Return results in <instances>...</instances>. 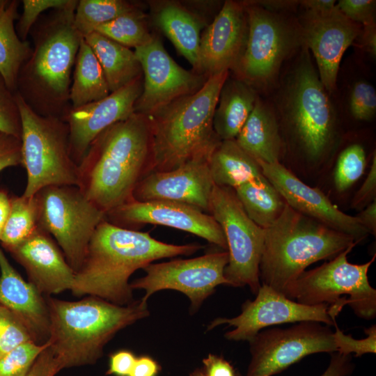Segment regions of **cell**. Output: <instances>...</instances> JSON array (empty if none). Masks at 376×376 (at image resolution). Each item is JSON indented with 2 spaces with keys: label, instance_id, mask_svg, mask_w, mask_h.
I'll use <instances>...</instances> for the list:
<instances>
[{
  "label": "cell",
  "instance_id": "6da1fadb",
  "mask_svg": "<svg viewBox=\"0 0 376 376\" xmlns=\"http://www.w3.org/2000/svg\"><path fill=\"white\" fill-rule=\"evenodd\" d=\"M201 248L198 244L165 243L148 232L120 227L105 219L90 240L70 290L77 297L90 295L127 306L134 301L129 279L136 270L157 260L191 255Z\"/></svg>",
  "mask_w": 376,
  "mask_h": 376
},
{
  "label": "cell",
  "instance_id": "7a4b0ae2",
  "mask_svg": "<svg viewBox=\"0 0 376 376\" xmlns=\"http://www.w3.org/2000/svg\"><path fill=\"white\" fill-rule=\"evenodd\" d=\"M152 155L149 116L133 113L102 131L78 165V187L105 212L132 198L148 173Z\"/></svg>",
  "mask_w": 376,
  "mask_h": 376
},
{
  "label": "cell",
  "instance_id": "3957f363",
  "mask_svg": "<svg viewBox=\"0 0 376 376\" xmlns=\"http://www.w3.org/2000/svg\"><path fill=\"white\" fill-rule=\"evenodd\" d=\"M78 1L40 16L31 29L33 47L22 65L17 93L38 114L63 118L70 107L71 73L83 37L75 25Z\"/></svg>",
  "mask_w": 376,
  "mask_h": 376
},
{
  "label": "cell",
  "instance_id": "277c9868",
  "mask_svg": "<svg viewBox=\"0 0 376 376\" xmlns=\"http://www.w3.org/2000/svg\"><path fill=\"white\" fill-rule=\"evenodd\" d=\"M228 77V70L210 76L197 92L149 116L152 155L146 174L171 171L191 159L210 156L221 141L214 130L213 117Z\"/></svg>",
  "mask_w": 376,
  "mask_h": 376
},
{
  "label": "cell",
  "instance_id": "5b68a950",
  "mask_svg": "<svg viewBox=\"0 0 376 376\" xmlns=\"http://www.w3.org/2000/svg\"><path fill=\"white\" fill-rule=\"evenodd\" d=\"M48 343L62 368L92 364L122 329L150 315L147 303L120 306L90 296L69 301L49 297Z\"/></svg>",
  "mask_w": 376,
  "mask_h": 376
},
{
  "label": "cell",
  "instance_id": "8992f818",
  "mask_svg": "<svg viewBox=\"0 0 376 376\" xmlns=\"http://www.w3.org/2000/svg\"><path fill=\"white\" fill-rule=\"evenodd\" d=\"M357 243L345 233L305 216L286 204L279 217L265 229L259 265L261 284L287 297L310 265L331 260Z\"/></svg>",
  "mask_w": 376,
  "mask_h": 376
},
{
  "label": "cell",
  "instance_id": "52a82bcc",
  "mask_svg": "<svg viewBox=\"0 0 376 376\" xmlns=\"http://www.w3.org/2000/svg\"><path fill=\"white\" fill-rule=\"evenodd\" d=\"M304 46L285 77L278 109L306 157L316 160L334 139L336 113Z\"/></svg>",
  "mask_w": 376,
  "mask_h": 376
},
{
  "label": "cell",
  "instance_id": "ba28073f",
  "mask_svg": "<svg viewBox=\"0 0 376 376\" xmlns=\"http://www.w3.org/2000/svg\"><path fill=\"white\" fill-rule=\"evenodd\" d=\"M22 124V153L27 182L22 194L35 196L49 186H78L79 168L72 159L69 127L62 118L36 113L17 92Z\"/></svg>",
  "mask_w": 376,
  "mask_h": 376
},
{
  "label": "cell",
  "instance_id": "9c48e42d",
  "mask_svg": "<svg viewBox=\"0 0 376 376\" xmlns=\"http://www.w3.org/2000/svg\"><path fill=\"white\" fill-rule=\"evenodd\" d=\"M354 247L350 246L329 262L303 272L291 286L287 297L308 306L328 304V314L334 321L347 304L359 318H375L376 290L368 281V272L376 255L364 264L350 263L347 254Z\"/></svg>",
  "mask_w": 376,
  "mask_h": 376
},
{
  "label": "cell",
  "instance_id": "30bf717a",
  "mask_svg": "<svg viewBox=\"0 0 376 376\" xmlns=\"http://www.w3.org/2000/svg\"><path fill=\"white\" fill-rule=\"evenodd\" d=\"M248 19V36L244 52L233 70L237 78L251 86L272 82L283 62L304 46L299 22L277 12L244 3Z\"/></svg>",
  "mask_w": 376,
  "mask_h": 376
},
{
  "label": "cell",
  "instance_id": "8fae6325",
  "mask_svg": "<svg viewBox=\"0 0 376 376\" xmlns=\"http://www.w3.org/2000/svg\"><path fill=\"white\" fill-rule=\"evenodd\" d=\"M38 226L54 238L75 273L81 267L90 240L106 214L77 186H49L35 196Z\"/></svg>",
  "mask_w": 376,
  "mask_h": 376
},
{
  "label": "cell",
  "instance_id": "7c38bea8",
  "mask_svg": "<svg viewBox=\"0 0 376 376\" xmlns=\"http://www.w3.org/2000/svg\"><path fill=\"white\" fill-rule=\"evenodd\" d=\"M209 214L221 226L226 240L228 263L224 276L228 285H248L251 292L256 294L261 285L259 265L265 229L249 217L234 189L230 187L214 185Z\"/></svg>",
  "mask_w": 376,
  "mask_h": 376
},
{
  "label": "cell",
  "instance_id": "4fadbf2b",
  "mask_svg": "<svg viewBox=\"0 0 376 376\" xmlns=\"http://www.w3.org/2000/svg\"><path fill=\"white\" fill-rule=\"evenodd\" d=\"M249 344L251 357L245 376H273L308 355L337 351L329 326L313 321L265 329Z\"/></svg>",
  "mask_w": 376,
  "mask_h": 376
},
{
  "label": "cell",
  "instance_id": "5bb4252c",
  "mask_svg": "<svg viewBox=\"0 0 376 376\" xmlns=\"http://www.w3.org/2000/svg\"><path fill=\"white\" fill-rule=\"evenodd\" d=\"M228 253L222 251L201 256L150 263L143 268L146 275L130 283L134 289L145 290L141 299L147 303L155 292L174 290L185 294L191 301L192 311H196L219 285H228L224 270Z\"/></svg>",
  "mask_w": 376,
  "mask_h": 376
},
{
  "label": "cell",
  "instance_id": "9a60e30c",
  "mask_svg": "<svg viewBox=\"0 0 376 376\" xmlns=\"http://www.w3.org/2000/svg\"><path fill=\"white\" fill-rule=\"evenodd\" d=\"M253 300H246L240 315L232 318H218L207 327L210 330L228 324L234 329L226 332L229 340L251 341L262 329L285 323L313 321L334 326L328 314L329 305L308 306L290 299L268 285L261 284Z\"/></svg>",
  "mask_w": 376,
  "mask_h": 376
},
{
  "label": "cell",
  "instance_id": "2e32d148",
  "mask_svg": "<svg viewBox=\"0 0 376 376\" xmlns=\"http://www.w3.org/2000/svg\"><path fill=\"white\" fill-rule=\"evenodd\" d=\"M134 52L143 73V89L135 103L136 113L151 116L176 99L197 92L207 79L180 66L153 35Z\"/></svg>",
  "mask_w": 376,
  "mask_h": 376
},
{
  "label": "cell",
  "instance_id": "e0dca14e",
  "mask_svg": "<svg viewBox=\"0 0 376 376\" xmlns=\"http://www.w3.org/2000/svg\"><path fill=\"white\" fill-rule=\"evenodd\" d=\"M105 219L120 227L150 224L183 230L227 251L224 232L214 217L198 208L169 201L130 199L106 214Z\"/></svg>",
  "mask_w": 376,
  "mask_h": 376
},
{
  "label": "cell",
  "instance_id": "ac0fdd59",
  "mask_svg": "<svg viewBox=\"0 0 376 376\" xmlns=\"http://www.w3.org/2000/svg\"><path fill=\"white\" fill-rule=\"evenodd\" d=\"M305 46L312 51L318 73L327 92L336 88L340 60L362 26L348 19L337 8L325 13L305 10L299 19Z\"/></svg>",
  "mask_w": 376,
  "mask_h": 376
},
{
  "label": "cell",
  "instance_id": "d6986e66",
  "mask_svg": "<svg viewBox=\"0 0 376 376\" xmlns=\"http://www.w3.org/2000/svg\"><path fill=\"white\" fill-rule=\"evenodd\" d=\"M142 89L143 75L102 100L69 109L62 119L68 125L70 154L77 165L102 131L134 113Z\"/></svg>",
  "mask_w": 376,
  "mask_h": 376
},
{
  "label": "cell",
  "instance_id": "ffe728a7",
  "mask_svg": "<svg viewBox=\"0 0 376 376\" xmlns=\"http://www.w3.org/2000/svg\"><path fill=\"white\" fill-rule=\"evenodd\" d=\"M256 162L263 175L295 210L352 236L357 244L369 235L355 216L340 211L320 189L305 184L279 162Z\"/></svg>",
  "mask_w": 376,
  "mask_h": 376
},
{
  "label": "cell",
  "instance_id": "44dd1931",
  "mask_svg": "<svg viewBox=\"0 0 376 376\" xmlns=\"http://www.w3.org/2000/svg\"><path fill=\"white\" fill-rule=\"evenodd\" d=\"M209 157H196L175 169L146 174L136 185L132 199L178 202L209 214L214 186L208 165Z\"/></svg>",
  "mask_w": 376,
  "mask_h": 376
},
{
  "label": "cell",
  "instance_id": "7402d4cb",
  "mask_svg": "<svg viewBox=\"0 0 376 376\" xmlns=\"http://www.w3.org/2000/svg\"><path fill=\"white\" fill-rule=\"evenodd\" d=\"M248 36L244 3L226 1L201 35L196 72L208 78L229 70L241 57Z\"/></svg>",
  "mask_w": 376,
  "mask_h": 376
},
{
  "label": "cell",
  "instance_id": "603a6c76",
  "mask_svg": "<svg viewBox=\"0 0 376 376\" xmlns=\"http://www.w3.org/2000/svg\"><path fill=\"white\" fill-rule=\"evenodd\" d=\"M8 250L42 294L50 295L71 290L74 270L55 241L39 226L27 239Z\"/></svg>",
  "mask_w": 376,
  "mask_h": 376
},
{
  "label": "cell",
  "instance_id": "cb8c5ba5",
  "mask_svg": "<svg viewBox=\"0 0 376 376\" xmlns=\"http://www.w3.org/2000/svg\"><path fill=\"white\" fill-rule=\"evenodd\" d=\"M0 304L19 320L34 342L43 345L48 341L50 318L47 301L33 283L16 271L1 248Z\"/></svg>",
  "mask_w": 376,
  "mask_h": 376
},
{
  "label": "cell",
  "instance_id": "d4e9b609",
  "mask_svg": "<svg viewBox=\"0 0 376 376\" xmlns=\"http://www.w3.org/2000/svg\"><path fill=\"white\" fill-rule=\"evenodd\" d=\"M235 139L256 161L268 164L279 162L283 142L279 123L273 109L259 97Z\"/></svg>",
  "mask_w": 376,
  "mask_h": 376
},
{
  "label": "cell",
  "instance_id": "484cf974",
  "mask_svg": "<svg viewBox=\"0 0 376 376\" xmlns=\"http://www.w3.org/2000/svg\"><path fill=\"white\" fill-rule=\"evenodd\" d=\"M253 86L238 79L225 81L213 117V128L221 140L235 139L258 99Z\"/></svg>",
  "mask_w": 376,
  "mask_h": 376
},
{
  "label": "cell",
  "instance_id": "4316f807",
  "mask_svg": "<svg viewBox=\"0 0 376 376\" xmlns=\"http://www.w3.org/2000/svg\"><path fill=\"white\" fill-rule=\"evenodd\" d=\"M154 21L196 72L201 29L198 19L180 4L165 2L154 12Z\"/></svg>",
  "mask_w": 376,
  "mask_h": 376
},
{
  "label": "cell",
  "instance_id": "83f0119b",
  "mask_svg": "<svg viewBox=\"0 0 376 376\" xmlns=\"http://www.w3.org/2000/svg\"><path fill=\"white\" fill-rule=\"evenodd\" d=\"M84 38L101 65L110 93L143 75L134 51L96 31Z\"/></svg>",
  "mask_w": 376,
  "mask_h": 376
},
{
  "label": "cell",
  "instance_id": "f1b7e54d",
  "mask_svg": "<svg viewBox=\"0 0 376 376\" xmlns=\"http://www.w3.org/2000/svg\"><path fill=\"white\" fill-rule=\"evenodd\" d=\"M208 165L215 185L235 189L264 177L256 159L235 139L221 140L212 152Z\"/></svg>",
  "mask_w": 376,
  "mask_h": 376
},
{
  "label": "cell",
  "instance_id": "f546056e",
  "mask_svg": "<svg viewBox=\"0 0 376 376\" xmlns=\"http://www.w3.org/2000/svg\"><path fill=\"white\" fill-rule=\"evenodd\" d=\"M19 4L17 0H0V73L13 93L19 70L32 52L29 42L22 41L15 28Z\"/></svg>",
  "mask_w": 376,
  "mask_h": 376
},
{
  "label": "cell",
  "instance_id": "4dcf8cb0",
  "mask_svg": "<svg viewBox=\"0 0 376 376\" xmlns=\"http://www.w3.org/2000/svg\"><path fill=\"white\" fill-rule=\"evenodd\" d=\"M109 94L101 65L83 38L76 56L70 90L71 108L102 100Z\"/></svg>",
  "mask_w": 376,
  "mask_h": 376
},
{
  "label": "cell",
  "instance_id": "1f68e13d",
  "mask_svg": "<svg viewBox=\"0 0 376 376\" xmlns=\"http://www.w3.org/2000/svg\"><path fill=\"white\" fill-rule=\"evenodd\" d=\"M234 190L249 217L263 229L279 217L286 205L283 198L265 176Z\"/></svg>",
  "mask_w": 376,
  "mask_h": 376
},
{
  "label": "cell",
  "instance_id": "d6a6232c",
  "mask_svg": "<svg viewBox=\"0 0 376 376\" xmlns=\"http://www.w3.org/2000/svg\"><path fill=\"white\" fill-rule=\"evenodd\" d=\"M38 227L36 196L11 198L10 212L0 242L8 250L27 239Z\"/></svg>",
  "mask_w": 376,
  "mask_h": 376
},
{
  "label": "cell",
  "instance_id": "836d02e7",
  "mask_svg": "<svg viewBox=\"0 0 376 376\" xmlns=\"http://www.w3.org/2000/svg\"><path fill=\"white\" fill-rule=\"evenodd\" d=\"M139 9L136 3L124 0H81L76 7L75 25L84 38L98 26Z\"/></svg>",
  "mask_w": 376,
  "mask_h": 376
},
{
  "label": "cell",
  "instance_id": "e575fe53",
  "mask_svg": "<svg viewBox=\"0 0 376 376\" xmlns=\"http://www.w3.org/2000/svg\"><path fill=\"white\" fill-rule=\"evenodd\" d=\"M95 31L125 47L134 49L146 44L152 37L148 29L146 16L141 9L101 24Z\"/></svg>",
  "mask_w": 376,
  "mask_h": 376
},
{
  "label": "cell",
  "instance_id": "d590c367",
  "mask_svg": "<svg viewBox=\"0 0 376 376\" xmlns=\"http://www.w3.org/2000/svg\"><path fill=\"white\" fill-rule=\"evenodd\" d=\"M366 164V152L359 143L346 147L340 153L334 170V180L336 189L344 191L363 174Z\"/></svg>",
  "mask_w": 376,
  "mask_h": 376
},
{
  "label": "cell",
  "instance_id": "8d00e7d4",
  "mask_svg": "<svg viewBox=\"0 0 376 376\" xmlns=\"http://www.w3.org/2000/svg\"><path fill=\"white\" fill-rule=\"evenodd\" d=\"M48 345L29 340L0 357V376H24Z\"/></svg>",
  "mask_w": 376,
  "mask_h": 376
},
{
  "label": "cell",
  "instance_id": "74e56055",
  "mask_svg": "<svg viewBox=\"0 0 376 376\" xmlns=\"http://www.w3.org/2000/svg\"><path fill=\"white\" fill-rule=\"evenodd\" d=\"M29 340H33L24 325L0 304V357Z\"/></svg>",
  "mask_w": 376,
  "mask_h": 376
},
{
  "label": "cell",
  "instance_id": "f35d334b",
  "mask_svg": "<svg viewBox=\"0 0 376 376\" xmlns=\"http://www.w3.org/2000/svg\"><path fill=\"white\" fill-rule=\"evenodd\" d=\"M0 132L21 139V117L15 93L7 86L0 73Z\"/></svg>",
  "mask_w": 376,
  "mask_h": 376
},
{
  "label": "cell",
  "instance_id": "ab89813d",
  "mask_svg": "<svg viewBox=\"0 0 376 376\" xmlns=\"http://www.w3.org/2000/svg\"><path fill=\"white\" fill-rule=\"evenodd\" d=\"M349 107L352 116L357 120L368 121L376 113V91L367 81L356 82L351 91Z\"/></svg>",
  "mask_w": 376,
  "mask_h": 376
},
{
  "label": "cell",
  "instance_id": "60d3db41",
  "mask_svg": "<svg viewBox=\"0 0 376 376\" xmlns=\"http://www.w3.org/2000/svg\"><path fill=\"white\" fill-rule=\"evenodd\" d=\"M22 13L19 17L16 31L22 41H26L31 29L40 17L41 13L49 9L65 6L68 0H23Z\"/></svg>",
  "mask_w": 376,
  "mask_h": 376
},
{
  "label": "cell",
  "instance_id": "b9f144b4",
  "mask_svg": "<svg viewBox=\"0 0 376 376\" xmlns=\"http://www.w3.org/2000/svg\"><path fill=\"white\" fill-rule=\"evenodd\" d=\"M334 326L336 331L334 332V339L337 352L345 355L354 353L355 357L376 352V327L375 324L365 329L368 336L361 340L354 339L352 336L343 334L336 323Z\"/></svg>",
  "mask_w": 376,
  "mask_h": 376
},
{
  "label": "cell",
  "instance_id": "7bdbcfd3",
  "mask_svg": "<svg viewBox=\"0 0 376 376\" xmlns=\"http://www.w3.org/2000/svg\"><path fill=\"white\" fill-rule=\"evenodd\" d=\"M336 6L348 19L361 26L375 22V0H340Z\"/></svg>",
  "mask_w": 376,
  "mask_h": 376
},
{
  "label": "cell",
  "instance_id": "ee69618b",
  "mask_svg": "<svg viewBox=\"0 0 376 376\" xmlns=\"http://www.w3.org/2000/svg\"><path fill=\"white\" fill-rule=\"evenodd\" d=\"M22 164L21 139L0 132V172Z\"/></svg>",
  "mask_w": 376,
  "mask_h": 376
},
{
  "label": "cell",
  "instance_id": "f6af8a7d",
  "mask_svg": "<svg viewBox=\"0 0 376 376\" xmlns=\"http://www.w3.org/2000/svg\"><path fill=\"white\" fill-rule=\"evenodd\" d=\"M376 195V156L374 152L369 173L352 201V207L363 210L375 199Z\"/></svg>",
  "mask_w": 376,
  "mask_h": 376
},
{
  "label": "cell",
  "instance_id": "bcb514c9",
  "mask_svg": "<svg viewBox=\"0 0 376 376\" xmlns=\"http://www.w3.org/2000/svg\"><path fill=\"white\" fill-rule=\"evenodd\" d=\"M61 369L60 361L48 345L24 376H54Z\"/></svg>",
  "mask_w": 376,
  "mask_h": 376
},
{
  "label": "cell",
  "instance_id": "7dc6e473",
  "mask_svg": "<svg viewBox=\"0 0 376 376\" xmlns=\"http://www.w3.org/2000/svg\"><path fill=\"white\" fill-rule=\"evenodd\" d=\"M136 357L128 350H120L110 357L108 375L128 376L132 370Z\"/></svg>",
  "mask_w": 376,
  "mask_h": 376
},
{
  "label": "cell",
  "instance_id": "c3c4849f",
  "mask_svg": "<svg viewBox=\"0 0 376 376\" xmlns=\"http://www.w3.org/2000/svg\"><path fill=\"white\" fill-rule=\"evenodd\" d=\"M354 366L350 355H345L337 352L331 353L329 364L320 376H349L352 374ZM236 376H243L236 372Z\"/></svg>",
  "mask_w": 376,
  "mask_h": 376
},
{
  "label": "cell",
  "instance_id": "681fc988",
  "mask_svg": "<svg viewBox=\"0 0 376 376\" xmlns=\"http://www.w3.org/2000/svg\"><path fill=\"white\" fill-rule=\"evenodd\" d=\"M203 363L207 376H236L233 367L222 357L210 354Z\"/></svg>",
  "mask_w": 376,
  "mask_h": 376
},
{
  "label": "cell",
  "instance_id": "f907efd6",
  "mask_svg": "<svg viewBox=\"0 0 376 376\" xmlns=\"http://www.w3.org/2000/svg\"><path fill=\"white\" fill-rule=\"evenodd\" d=\"M357 40L359 47L369 53L373 58L376 55V23L375 22L362 26Z\"/></svg>",
  "mask_w": 376,
  "mask_h": 376
},
{
  "label": "cell",
  "instance_id": "816d5d0a",
  "mask_svg": "<svg viewBox=\"0 0 376 376\" xmlns=\"http://www.w3.org/2000/svg\"><path fill=\"white\" fill-rule=\"evenodd\" d=\"M159 370V364L153 359L142 356L136 359L128 376H156Z\"/></svg>",
  "mask_w": 376,
  "mask_h": 376
},
{
  "label": "cell",
  "instance_id": "f5cc1de1",
  "mask_svg": "<svg viewBox=\"0 0 376 376\" xmlns=\"http://www.w3.org/2000/svg\"><path fill=\"white\" fill-rule=\"evenodd\" d=\"M358 222L365 228L369 234H376V200L364 207L355 216Z\"/></svg>",
  "mask_w": 376,
  "mask_h": 376
},
{
  "label": "cell",
  "instance_id": "db71d44e",
  "mask_svg": "<svg viewBox=\"0 0 376 376\" xmlns=\"http://www.w3.org/2000/svg\"><path fill=\"white\" fill-rule=\"evenodd\" d=\"M299 5L301 6L304 10L325 13L335 8L336 1L334 0H303L299 1Z\"/></svg>",
  "mask_w": 376,
  "mask_h": 376
},
{
  "label": "cell",
  "instance_id": "11a10c76",
  "mask_svg": "<svg viewBox=\"0 0 376 376\" xmlns=\"http://www.w3.org/2000/svg\"><path fill=\"white\" fill-rule=\"evenodd\" d=\"M251 2L273 12H276L278 10H289L299 5V1H260Z\"/></svg>",
  "mask_w": 376,
  "mask_h": 376
},
{
  "label": "cell",
  "instance_id": "9f6ffc18",
  "mask_svg": "<svg viewBox=\"0 0 376 376\" xmlns=\"http://www.w3.org/2000/svg\"><path fill=\"white\" fill-rule=\"evenodd\" d=\"M10 201L8 194L0 189V237L10 212Z\"/></svg>",
  "mask_w": 376,
  "mask_h": 376
},
{
  "label": "cell",
  "instance_id": "6f0895ef",
  "mask_svg": "<svg viewBox=\"0 0 376 376\" xmlns=\"http://www.w3.org/2000/svg\"><path fill=\"white\" fill-rule=\"evenodd\" d=\"M190 376H207V375H205V373L199 370L193 373Z\"/></svg>",
  "mask_w": 376,
  "mask_h": 376
}]
</instances>
